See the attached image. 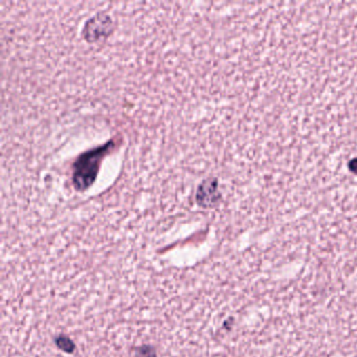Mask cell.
<instances>
[{"instance_id": "cell-1", "label": "cell", "mask_w": 357, "mask_h": 357, "mask_svg": "<svg viewBox=\"0 0 357 357\" xmlns=\"http://www.w3.org/2000/svg\"><path fill=\"white\" fill-rule=\"evenodd\" d=\"M110 144L99 147L97 149L83 153L75 162L73 182L77 190L88 189L97 178L100 168L101 160L106 155Z\"/></svg>"}, {"instance_id": "cell-2", "label": "cell", "mask_w": 357, "mask_h": 357, "mask_svg": "<svg viewBox=\"0 0 357 357\" xmlns=\"http://www.w3.org/2000/svg\"><path fill=\"white\" fill-rule=\"evenodd\" d=\"M113 30V21L106 13H99L87 20L83 36L87 42H99L108 37Z\"/></svg>"}, {"instance_id": "cell-3", "label": "cell", "mask_w": 357, "mask_h": 357, "mask_svg": "<svg viewBox=\"0 0 357 357\" xmlns=\"http://www.w3.org/2000/svg\"><path fill=\"white\" fill-rule=\"evenodd\" d=\"M222 198L218 180L208 178L198 186L196 192V202L202 208H213L217 206Z\"/></svg>"}]
</instances>
